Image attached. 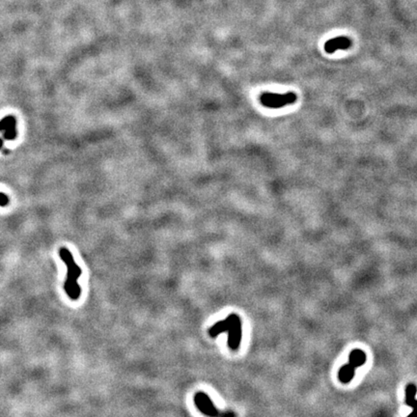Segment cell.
I'll return each mask as SVG.
<instances>
[{"label": "cell", "instance_id": "7a4b0ae2", "mask_svg": "<svg viewBox=\"0 0 417 417\" xmlns=\"http://www.w3.org/2000/svg\"><path fill=\"white\" fill-rule=\"evenodd\" d=\"M59 256L67 267V276L64 282L66 294L71 300H78L81 295V288L78 284V279L82 274V271L74 259L72 252L68 248H60Z\"/></svg>", "mask_w": 417, "mask_h": 417}, {"label": "cell", "instance_id": "6da1fadb", "mask_svg": "<svg viewBox=\"0 0 417 417\" xmlns=\"http://www.w3.org/2000/svg\"><path fill=\"white\" fill-rule=\"evenodd\" d=\"M228 333V347L232 351H238L242 344L243 338V325L241 317L232 313L226 319L216 323L209 328V336L211 338H217L222 333Z\"/></svg>", "mask_w": 417, "mask_h": 417}, {"label": "cell", "instance_id": "8992f818", "mask_svg": "<svg viewBox=\"0 0 417 417\" xmlns=\"http://www.w3.org/2000/svg\"><path fill=\"white\" fill-rule=\"evenodd\" d=\"M416 392L417 387L415 384H407L405 388V404L413 407V411L409 415H407V417H417V400L415 399Z\"/></svg>", "mask_w": 417, "mask_h": 417}, {"label": "cell", "instance_id": "9c48e42d", "mask_svg": "<svg viewBox=\"0 0 417 417\" xmlns=\"http://www.w3.org/2000/svg\"><path fill=\"white\" fill-rule=\"evenodd\" d=\"M7 203H9V198L5 194L0 193V205L5 206V205H7Z\"/></svg>", "mask_w": 417, "mask_h": 417}, {"label": "cell", "instance_id": "ba28073f", "mask_svg": "<svg viewBox=\"0 0 417 417\" xmlns=\"http://www.w3.org/2000/svg\"><path fill=\"white\" fill-rule=\"evenodd\" d=\"M366 354L361 350H353L349 356V363L354 368H358L365 364L366 362Z\"/></svg>", "mask_w": 417, "mask_h": 417}, {"label": "cell", "instance_id": "3957f363", "mask_svg": "<svg viewBox=\"0 0 417 417\" xmlns=\"http://www.w3.org/2000/svg\"><path fill=\"white\" fill-rule=\"evenodd\" d=\"M197 409L208 417H238L233 410H221L218 408L208 394L204 391H197L193 397Z\"/></svg>", "mask_w": 417, "mask_h": 417}, {"label": "cell", "instance_id": "5b68a950", "mask_svg": "<svg viewBox=\"0 0 417 417\" xmlns=\"http://www.w3.org/2000/svg\"><path fill=\"white\" fill-rule=\"evenodd\" d=\"M352 40L345 36L335 37L333 39L328 40L325 44V52L328 54H332L336 51H346L352 47Z\"/></svg>", "mask_w": 417, "mask_h": 417}, {"label": "cell", "instance_id": "277c9868", "mask_svg": "<svg viewBox=\"0 0 417 417\" xmlns=\"http://www.w3.org/2000/svg\"><path fill=\"white\" fill-rule=\"evenodd\" d=\"M259 100H260L261 104L264 105L265 107L276 109V108H281L286 105L295 104L298 100V96L294 92H288L285 94L264 92L261 94Z\"/></svg>", "mask_w": 417, "mask_h": 417}, {"label": "cell", "instance_id": "52a82bcc", "mask_svg": "<svg viewBox=\"0 0 417 417\" xmlns=\"http://www.w3.org/2000/svg\"><path fill=\"white\" fill-rule=\"evenodd\" d=\"M354 374H355V368L353 366H352L350 363L344 365L339 370V380L342 383H349L354 377Z\"/></svg>", "mask_w": 417, "mask_h": 417}]
</instances>
